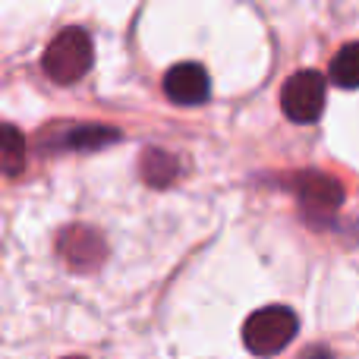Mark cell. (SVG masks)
Segmentation results:
<instances>
[{
  "label": "cell",
  "mask_w": 359,
  "mask_h": 359,
  "mask_svg": "<svg viewBox=\"0 0 359 359\" xmlns=\"http://www.w3.org/2000/svg\"><path fill=\"white\" fill-rule=\"evenodd\" d=\"M95 63V44L88 38L86 29L79 25H69L63 29L54 41L44 48V57H41V67L48 73V79H54L57 86H73L79 82L82 76L92 69Z\"/></svg>",
  "instance_id": "obj_1"
},
{
  "label": "cell",
  "mask_w": 359,
  "mask_h": 359,
  "mask_svg": "<svg viewBox=\"0 0 359 359\" xmlns=\"http://www.w3.org/2000/svg\"><path fill=\"white\" fill-rule=\"evenodd\" d=\"M299 318L287 306H265L255 309L243 325V344L255 356H274L297 337Z\"/></svg>",
  "instance_id": "obj_2"
},
{
  "label": "cell",
  "mask_w": 359,
  "mask_h": 359,
  "mask_svg": "<svg viewBox=\"0 0 359 359\" xmlns=\"http://www.w3.org/2000/svg\"><path fill=\"white\" fill-rule=\"evenodd\" d=\"M325 98H328V82L316 69L293 73L280 88V107L293 123H316L325 111Z\"/></svg>",
  "instance_id": "obj_3"
},
{
  "label": "cell",
  "mask_w": 359,
  "mask_h": 359,
  "mask_svg": "<svg viewBox=\"0 0 359 359\" xmlns=\"http://www.w3.org/2000/svg\"><path fill=\"white\" fill-rule=\"evenodd\" d=\"M164 95L180 107L205 104L211 95V79L198 63H177L164 76Z\"/></svg>",
  "instance_id": "obj_4"
},
{
  "label": "cell",
  "mask_w": 359,
  "mask_h": 359,
  "mask_svg": "<svg viewBox=\"0 0 359 359\" xmlns=\"http://www.w3.org/2000/svg\"><path fill=\"white\" fill-rule=\"evenodd\" d=\"M60 255L69 262V268L92 271L104 259V240L92 227H67L60 233Z\"/></svg>",
  "instance_id": "obj_5"
},
{
  "label": "cell",
  "mask_w": 359,
  "mask_h": 359,
  "mask_svg": "<svg viewBox=\"0 0 359 359\" xmlns=\"http://www.w3.org/2000/svg\"><path fill=\"white\" fill-rule=\"evenodd\" d=\"M293 192L306 208L318 211H334L344 202V186L334 177L322 174V170H306V174L293 177Z\"/></svg>",
  "instance_id": "obj_6"
},
{
  "label": "cell",
  "mask_w": 359,
  "mask_h": 359,
  "mask_svg": "<svg viewBox=\"0 0 359 359\" xmlns=\"http://www.w3.org/2000/svg\"><path fill=\"white\" fill-rule=\"evenodd\" d=\"M142 180L149 186H170L174 180L180 177V170H183V164H180L177 155H170V151H161V149H149L142 155Z\"/></svg>",
  "instance_id": "obj_7"
},
{
  "label": "cell",
  "mask_w": 359,
  "mask_h": 359,
  "mask_svg": "<svg viewBox=\"0 0 359 359\" xmlns=\"http://www.w3.org/2000/svg\"><path fill=\"white\" fill-rule=\"evenodd\" d=\"M25 158H29V145L25 136L10 123H0V174H22Z\"/></svg>",
  "instance_id": "obj_8"
},
{
  "label": "cell",
  "mask_w": 359,
  "mask_h": 359,
  "mask_svg": "<svg viewBox=\"0 0 359 359\" xmlns=\"http://www.w3.org/2000/svg\"><path fill=\"white\" fill-rule=\"evenodd\" d=\"M328 76L341 88H359V41H350L337 50L334 60H331Z\"/></svg>",
  "instance_id": "obj_9"
},
{
  "label": "cell",
  "mask_w": 359,
  "mask_h": 359,
  "mask_svg": "<svg viewBox=\"0 0 359 359\" xmlns=\"http://www.w3.org/2000/svg\"><path fill=\"white\" fill-rule=\"evenodd\" d=\"M306 359H334V353H331V350H325V347H312L309 353H306Z\"/></svg>",
  "instance_id": "obj_10"
},
{
  "label": "cell",
  "mask_w": 359,
  "mask_h": 359,
  "mask_svg": "<svg viewBox=\"0 0 359 359\" xmlns=\"http://www.w3.org/2000/svg\"><path fill=\"white\" fill-rule=\"evenodd\" d=\"M69 359H82V356H69Z\"/></svg>",
  "instance_id": "obj_11"
}]
</instances>
